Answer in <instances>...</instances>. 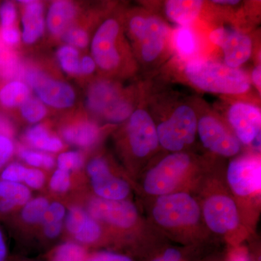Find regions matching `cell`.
Instances as JSON below:
<instances>
[{
  "label": "cell",
  "mask_w": 261,
  "mask_h": 261,
  "mask_svg": "<svg viewBox=\"0 0 261 261\" xmlns=\"http://www.w3.org/2000/svg\"><path fill=\"white\" fill-rule=\"evenodd\" d=\"M149 261H183V252L176 247H169Z\"/></svg>",
  "instance_id": "cell-42"
},
{
  "label": "cell",
  "mask_w": 261,
  "mask_h": 261,
  "mask_svg": "<svg viewBox=\"0 0 261 261\" xmlns=\"http://www.w3.org/2000/svg\"><path fill=\"white\" fill-rule=\"evenodd\" d=\"M0 39L7 47L16 49L20 45L21 39L18 25L7 28L0 27Z\"/></svg>",
  "instance_id": "cell-40"
},
{
  "label": "cell",
  "mask_w": 261,
  "mask_h": 261,
  "mask_svg": "<svg viewBox=\"0 0 261 261\" xmlns=\"http://www.w3.org/2000/svg\"><path fill=\"white\" fill-rule=\"evenodd\" d=\"M87 259L83 247L73 243L60 245L51 255V261H87Z\"/></svg>",
  "instance_id": "cell-33"
},
{
  "label": "cell",
  "mask_w": 261,
  "mask_h": 261,
  "mask_svg": "<svg viewBox=\"0 0 261 261\" xmlns=\"http://www.w3.org/2000/svg\"><path fill=\"white\" fill-rule=\"evenodd\" d=\"M49 205V202L44 197H37L34 200H29L22 209V219L28 224H34L42 222Z\"/></svg>",
  "instance_id": "cell-32"
},
{
  "label": "cell",
  "mask_w": 261,
  "mask_h": 261,
  "mask_svg": "<svg viewBox=\"0 0 261 261\" xmlns=\"http://www.w3.org/2000/svg\"><path fill=\"white\" fill-rule=\"evenodd\" d=\"M193 173L195 161L192 156L185 152H173L147 171L142 184L144 191L155 197L183 192L181 189Z\"/></svg>",
  "instance_id": "cell-6"
},
{
  "label": "cell",
  "mask_w": 261,
  "mask_h": 261,
  "mask_svg": "<svg viewBox=\"0 0 261 261\" xmlns=\"http://www.w3.org/2000/svg\"><path fill=\"white\" fill-rule=\"evenodd\" d=\"M25 61L17 49L7 48L0 51V81L23 80Z\"/></svg>",
  "instance_id": "cell-28"
},
{
  "label": "cell",
  "mask_w": 261,
  "mask_h": 261,
  "mask_svg": "<svg viewBox=\"0 0 261 261\" xmlns=\"http://www.w3.org/2000/svg\"><path fill=\"white\" fill-rule=\"evenodd\" d=\"M0 85V108L5 113L17 112L29 97L32 90L23 80L2 82Z\"/></svg>",
  "instance_id": "cell-22"
},
{
  "label": "cell",
  "mask_w": 261,
  "mask_h": 261,
  "mask_svg": "<svg viewBox=\"0 0 261 261\" xmlns=\"http://www.w3.org/2000/svg\"><path fill=\"white\" fill-rule=\"evenodd\" d=\"M197 121L195 109L189 105H180L156 126L159 145L171 153L183 152L195 140Z\"/></svg>",
  "instance_id": "cell-7"
},
{
  "label": "cell",
  "mask_w": 261,
  "mask_h": 261,
  "mask_svg": "<svg viewBox=\"0 0 261 261\" xmlns=\"http://www.w3.org/2000/svg\"><path fill=\"white\" fill-rule=\"evenodd\" d=\"M96 70H97V65L91 55H82L80 58L76 80L80 81V83L83 84L87 83Z\"/></svg>",
  "instance_id": "cell-37"
},
{
  "label": "cell",
  "mask_w": 261,
  "mask_h": 261,
  "mask_svg": "<svg viewBox=\"0 0 261 261\" xmlns=\"http://www.w3.org/2000/svg\"><path fill=\"white\" fill-rule=\"evenodd\" d=\"M83 164V154L78 151L63 152L58 158V168L68 172L80 169Z\"/></svg>",
  "instance_id": "cell-35"
},
{
  "label": "cell",
  "mask_w": 261,
  "mask_h": 261,
  "mask_svg": "<svg viewBox=\"0 0 261 261\" xmlns=\"http://www.w3.org/2000/svg\"><path fill=\"white\" fill-rule=\"evenodd\" d=\"M228 121L232 127L234 135L243 145L260 142L261 113L253 105L235 102L230 106Z\"/></svg>",
  "instance_id": "cell-17"
},
{
  "label": "cell",
  "mask_w": 261,
  "mask_h": 261,
  "mask_svg": "<svg viewBox=\"0 0 261 261\" xmlns=\"http://www.w3.org/2000/svg\"><path fill=\"white\" fill-rule=\"evenodd\" d=\"M15 146L13 140L0 135V173L14 154Z\"/></svg>",
  "instance_id": "cell-41"
},
{
  "label": "cell",
  "mask_w": 261,
  "mask_h": 261,
  "mask_svg": "<svg viewBox=\"0 0 261 261\" xmlns=\"http://www.w3.org/2000/svg\"><path fill=\"white\" fill-rule=\"evenodd\" d=\"M89 214L95 220L122 229L134 227L139 221L137 207L129 201L95 197L89 203Z\"/></svg>",
  "instance_id": "cell-14"
},
{
  "label": "cell",
  "mask_w": 261,
  "mask_h": 261,
  "mask_svg": "<svg viewBox=\"0 0 261 261\" xmlns=\"http://www.w3.org/2000/svg\"><path fill=\"white\" fill-rule=\"evenodd\" d=\"M0 179L17 183L23 181L32 188L39 189L44 185L45 176L37 168H25L20 163H12L3 168Z\"/></svg>",
  "instance_id": "cell-25"
},
{
  "label": "cell",
  "mask_w": 261,
  "mask_h": 261,
  "mask_svg": "<svg viewBox=\"0 0 261 261\" xmlns=\"http://www.w3.org/2000/svg\"><path fill=\"white\" fill-rule=\"evenodd\" d=\"M226 180L233 195L248 198L260 195L261 161L256 154L239 156L228 163Z\"/></svg>",
  "instance_id": "cell-10"
},
{
  "label": "cell",
  "mask_w": 261,
  "mask_h": 261,
  "mask_svg": "<svg viewBox=\"0 0 261 261\" xmlns=\"http://www.w3.org/2000/svg\"><path fill=\"white\" fill-rule=\"evenodd\" d=\"M124 89L116 80L99 77L89 80L86 89L85 112L94 118H101L120 97Z\"/></svg>",
  "instance_id": "cell-16"
},
{
  "label": "cell",
  "mask_w": 261,
  "mask_h": 261,
  "mask_svg": "<svg viewBox=\"0 0 261 261\" xmlns=\"http://www.w3.org/2000/svg\"><path fill=\"white\" fill-rule=\"evenodd\" d=\"M90 49L91 56L103 77L116 80L135 71V56L125 34L123 15H108L97 24Z\"/></svg>",
  "instance_id": "cell-1"
},
{
  "label": "cell",
  "mask_w": 261,
  "mask_h": 261,
  "mask_svg": "<svg viewBox=\"0 0 261 261\" xmlns=\"http://www.w3.org/2000/svg\"><path fill=\"white\" fill-rule=\"evenodd\" d=\"M87 261H134L130 257L114 252H101L88 257Z\"/></svg>",
  "instance_id": "cell-43"
},
{
  "label": "cell",
  "mask_w": 261,
  "mask_h": 261,
  "mask_svg": "<svg viewBox=\"0 0 261 261\" xmlns=\"http://www.w3.org/2000/svg\"><path fill=\"white\" fill-rule=\"evenodd\" d=\"M85 8L83 4L68 0L51 2L48 9L46 27L51 41H60Z\"/></svg>",
  "instance_id": "cell-18"
},
{
  "label": "cell",
  "mask_w": 261,
  "mask_h": 261,
  "mask_svg": "<svg viewBox=\"0 0 261 261\" xmlns=\"http://www.w3.org/2000/svg\"><path fill=\"white\" fill-rule=\"evenodd\" d=\"M197 135L206 149L223 157H233L240 153L241 143L217 118L205 115L198 118Z\"/></svg>",
  "instance_id": "cell-11"
},
{
  "label": "cell",
  "mask_w": 261,
  "mask_h": 261,
  "mask_svg": "<svg viewBox=\"0 0 261 261\" xmlns=\"http://www.w3.org/2000/svg\"><path fill=\"white\" fill-rule=\"evenodd\" d=\"M65 216L64 206L58 202H53L48 206L43 217L42 223L44 226L61 224Z\"/></svg>",
  "instance_id": "cell-38"
},
{
  "label": "cell",
  "mask_w": 261,
  "mask_h": 261,
  "mask_svg": "<svg viewBox=\"0 0 261 261\" xmlns=\"http://www.w3.org/2000/svg\"><path fill=\"white\" fill-rule=\"evenodd\" d=\"M251 80L255 87L260 93L261 89V67L260 65H257L252 70Z\"/></svg>",
  "instance_id": "cell-46"
},
{
  "label": "cell",
  "mask_w": 261,
  "mask_h": 261,
  "mask_svg": "<svg viewBox=\"0 0 261 261\" xmlns=\"http://www.w3.org/2000/svg\"><path fill=\"white\" fill-rule=\"evenodd\" d=\"M18 23V10L15 3L7 1L0 5V27H16Z\"/></svg>",
  "instance_id": "cell-36"
},
{
  "label": "cell",
  "mask_w": 261,
  "mask_h": 261,
  "mask_svg": "<svg viewBox=\"0 0 261 261\" xmlns=\"http://www.w3.org/2000/svg\"><path fill=\"white\" fill-rule=\"evenodd\" d=\"M23 81L47 108L68 113L76 105L75 89L51 65L25 61Z\"/></svg>",
  "instance_id": "cell-5"
},
{
  "label": "cell",
  "mask_w": 261,
  "mask_h": 261,
  "mask_svg": "<svg viewBox=\"0 0 261 261\" xmlns=\"http://www.w3.org/2000/svg\"><path fill=\"white\" fill-rule=\"evenodd\" d=\"M185 73L195 87L211 93L241 94L250 88V80L245 72L218 62L189 61Z\"/></svg>",
  "instance_id": "cell-4"
},
{
  "label": "cell",
  "mask_w": 261,
  "mask_h": 261,
  "mask_svg": "<svg viewBox=\"0 0 261 261\" xmlns=\"http://www.w3.org/2000/svg\"><path fill=\"white\" fill-rule=\"evenodd\" d=\"M151 216L161 229L176 237L195 233L202 219L200 204L185 191L156 197Z\"/></svg>",
  "instance_id": "cell-3"
},
{
  "label": "cell",
  "mask_w": 261,
  "mask_h": 261,
  "mask_svg": "<svg viewBox=\"0 0 261 261\" xmlns=\"http://www.w3.org/2000/svg\"><path fill=\"white\" fill-rule=\"evenodd\" d=\"M96 12L84 10L80 18L61 37L65 44L73 46L80 51H85L90 44L94 28L99 23V15Z\"/></svg>",
  "instance_id": "cell-21"
},
{
  "label": "cell",
  "mask_w": 261,
  "mask_h": 261,
  "mask_svg": "<svg viewBox=\"0 0 261 261\" xmlns=\"http://www.w3.org/2000/svg\"><path fill=\"white\" fill-rule=\"evenodd\" d=\"M87 171L98 197L111 200H126L130 187L128 182L115 176L106 159L96 157L89 161Z\"/></svg>",
  "instance_id": "cell-12"
},
{
  "label": "cell",
  "mask_w": 261,
  "mask_h": 261,
  "mask_svg": "<svg viewBox=\"0 0 261 261\" xmlns=\"http://www.w3.org/2000/svg\"><path fill=\"white\" fill-rule=\"evenodd\" d=\"M203 5L200 0H168L165 3V13L173 23L187 27L200 15Z\"/></svg>",
  "instance_id": "cell-23"
},
{
  "label": "cell",
  "mask_w": 261,
  "mask_h": 261,
  "mask_svg": "<svg viewBox=\"0 0 261 261\" xmlns=\"http://www.w3.org/2000/svg\"><path fill=\"white\" fill-rule=\"evenodd\" d=\"M213 3L214 4L217 5H235L238 4L240 3V1H235V0H233V1H231V0H227V1H225V0H222V1H212Z\"/></svg>",
  "instance_id": "cell-49"
},
{
  "label": "cell",
  "mask_w": 261,
  "mask_h": 261,
  "mask_svg": "<svg viewBox=\"0 0 261 261\" xmlns=\"http://www.w3.org/2000/svg\"><path fill=\"white\" fill-rule=\"evenodd\" d=\"M15 126L8 113L0 112V135L13 139L15 135Z\"/></svg>",
  "instance_id": "cell-44"
},
{
  "label": "cell",
  "mask_w": 261,
  "mask_h": 261,
  "mask_svg": "<svg viewBox=\"0 0 261 261\" xmlns=\"http://www.w3.org/2000/svg\"><path fill=\"white\" fill-rule=\"evenodd\" d=\"M20 159L24 160L29 166L34 167H43L50 169L55 166V159L50 154L37 152L20 147L18 151Z\"/></svg>",
  "instance_id": "cell-34"
},
{
  "label": "cell",
  "mask_w": 261,
  "mask_h": 261,
  "mask_svg": "<svg viewBox=\"0 0 261 261\" xmlns=\"http://www.w3.org/2000/svg\"><path fill=\"white\" fill-rule=\"evenodd\" d=\"M17 112L23 121L36 123L47 118L49 110L39 98L32 95L20 106Z\"/></svg>",
  "instance_id": "cell-31"
},
{
  "label": "cell",
  "mask_w": 261,
  "mask_h": 261,
  "mask_svg": "<svg viewBox=\"0 0 261 261\" xmlns=\"http://www.w3.org/2000/svg\"><path fill=\"white\" fill-rule=\"evenodd\" d=\"M8 258V247L3 231L0 228V261H6Z\"/></svg>",
  "instance_id": "cell-47"
},
{
  "label": "cell",
  "mask_w": 261,
  "mask_h": 261,
  "mask_svg": "<svg viewBox=\"0 0 261 261\" xmlns=\"http://www.w3.org/2000/svg\"><path fill=\"white\" fill-rule=\"evenodd\" d=\"M201 207L202 218L213 233L228 236L241 226V216L237 202L222 192L206 196Z\"/></svg>",
  "instance_id": "cell-9"
},
{
  "label": "cell",
  "mask_w": 261,
  "mask_h": 261,
  "mask_svg": "<svg viewBox=\"0 0 261 261\" xmlns=\"http://www.w3.org/2000/svg\"><path fill=\"white\" fill-rule=\"evenodd\" d=\"M60 132L63 140L70 145L89 148L100 140L102 129L94 119L84 111H71L65 113Z\"/></svg>",
  "instance_id": "cell-13"
},
{
  "label": "cell",
  "mask_w": 261,
  "mask_h": 261,
  "mask_svg": "<svg viewBox=\"0 0 261 261\" xmlns=\"http://www.w3.org/2000/svg\"><path fill=\"white\" fill-rule=\"evenodd\" d=\"M125 34L134 56L143 64L154 65L166 55L171 35L167 24L157 15L135 10L123 15Z\"/></svg>",
  "instance_id": "cell-2"
},
{
  "label": "cell",
  "mask_w": 261,
  "mask_h": 261,
  "mask_svg": "<svg viewBox=\"0 0 261 261\" xmlns=\"http://www.w3.org/2000/svg\"><path fill=\"white\" fill-rule=\"evenodd\" d=\"M49 186L54 192H66L70 186V172L58 168L51 176Z\"/></svg>",
  "instance_id": "cell-39"
},
{
  "label": "cell",
  "mask_w": 261,
  "mask_h": 261,
  "mask_svg": "<svg viewBox=\"0 0 261 261\" xmlns=\"http://www.w3.org/2000/svg\"><path fill=\"white\" fill-rule=\"evenodd\" d=\"M65 225L68 231L81 243H95L102 234V228L97 221L80 207L70 209Z\"/></svg>",
  "instance_id": "cell-20"
},
{
  "label": "cell",
  "mask_w": 261,
  "mask_h": 261,
  "mask_svg": "<svg viewBox=\"0 0 261 261\" xmlns=\"http://www.w3.org/2000/svg\"><path fill=\"white\" fill-rule=\"evenodd\" d=\"M80 51L73 46L63 44L56 51L57 61L64 73L76 79L80 66Z\"/></svg>",
  "instance_id": "cell-30"
},
{
  "label": "cell",
  "mask_w": 261,
  "mask_h": 261,
  "mask_svg": "<svg viewBox=\"0 0 261 261\" xmlns=\"http://www.w3.org/2000/svg\"><path fill=\"white\" fill-rule=\"evenodd\" d=\"M173 47L182 58H191L197 51V44L195 34L188 27H179L171 38Z\"/></svg>",
  "instance_id": "cell-29"
},
{
  "label": "cell",
  "mask_w": 261,
  "mask_h": 261,
  "mask_svg": "<svg viewBox=\"0 0 261 261\" xmlns=\"http://www.w3.org/2000/svg\"><path fill=\"white\" fill-rule=\"evenodd\" d=\"M18 3L21 7L22 40L25 45H33L45 32V5L43 2L37 0H25Z\"/></svg>",
  "instance_id": "cell-19"
},
{
  "label": "cell",
  "mask_w": 261,
  "mask_h": 261,
  "mask_svg": "<svg viewBox=\"0 0 261 261\" xmlns=\"http://www.w3.org/2000/svg\"><path fill=\"white\" fill-rule=\"evenodd\" d=\"M134 89H124L120 97L103 115L102 119L112 124L127 121L135 110Z\"/></svg>",
  "instance_id": "cell-27"
},
{
  "label": "cell",
  "mask_w": 261,
  "mask_h": 261,
  "mask_svg": "<svg viewBox=\"0 0 261 261\" xmlns=\"http://www.w3.org/2000/svg\"><path fill=\"white\" fill-rule=\"evenodd\" d=\"M229 261H249L247 258V255L243 253V252H235L231 257Z\"/></svg>",
  "instance_id": "cell-48"
},
{
  "label": "cell",
  "mask_w": 261,
  "mask_h": 261,
  "mask_svg": "<svg viewBox=\"0 0 261 261\" xmlns=\"http://www.w3.org/2000/svg\"><path fill=\"white\" fill-rule=\"evenodd\" d=\"M62 223L61 224L49 225L44 226V231L48 238L54 239L57 238L61 232Z\"/></svg>",
  "instance_id": "cell-45"
},
{
  "label": "cell",
  "mask_w": 261,
  "mask_h": 261,
  "mask_svg": "<svg viewBox=\"0 0 261 261\" xmlns=\"http://www.w3.org/2000/svg\"><path fill=\"white\" fill-rule=\"evenodd\" d=\"M209 38L222 49L224 64L230 68H238L252 56L251 38L243 33L221 27L213 31Z\"/></svg>",
  "instance_id": "cell-15"
},
{
  "label": "cell",
  "mask_w": 261,
  "mask_h": 261,
  "mask_svg": "<svg viewBox=\"0 0 261 261\" xmlns=\"http://www.w3.org/2000/svg\"><path fill=\"white\" fill-rule=\"evenodd\" d=\"M30 197V190L25 185L0 179V214H8L25 205Z\"/></svg>",
  "instance_id": "cell-24"
},
{
  "label": "cell",
  "mask_w": 261,
  "mask_h": 261,
  "mask_svg": "<svg viewBox=\"0 0 261 261\" xmlns=\"http://www.w3.org/2000/svg\"><path fill=\"white\" fill-rule=\"evenodd\" d=\"M24 138L29 145L43 152H58L64 147L63 141L51 135L47 125L42 123L29 128Z\"/></svg>",
  "instance_id": "cell-26"
},
{
  "label": "cell",
  "mask_w": 261,
  "mask_h": 261,
  "mask_svg": "<svg viewBox=\"0 0 261 261\" xmlns=\"http://www.w3.org/2000/svg\"><path fill=\"white\" fill-rule=\"evenodd\" d=\"M125 140L128 152L139 161L148 160L159 148L155 123L145 108H135L127 120Z\"/></svg>",
  "instance_id": "cell-8"
}]
</instances>
